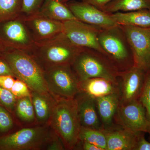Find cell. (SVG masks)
<instances>
[{"label":"cell","instance_id":"obj_29","mask_svg":"<svg viewBox=\"0 0 150 150\" xmlns=\"http://www.w3.org/2000/svg\"><path fill=\"white\" fill-rule=\"evenodd\" d=\"M17 98L9 90L0 87V104L10 112H13Z\"/></svg>","mask_w":150,"mask_h":150},{"label":"cell","instance_id":"obj_38","mask_svg":"<svg viewBox=\"0 0 150 150\" xmlns=\"http://www.w3.org/2000/svg\"><path fill=\"white\" fill-rule=\"evenodd\" d=\"M0 22H1V21H0Z\"/></svg>","mask_w":150,"mask_h":150},{"label":"cell","instance_id":"obj_27","mask_svg":"<svg viewBox=\"0 0 150 150\" xmlns=\"http://www.w3.org/2000/svg\"><path fill=\"white\" fill-rule=\"evenodd\" d=\"M10 112L0 105V134L8 133L13 129L15 123H17Z\"/></svg>","mask_w":150,"mask_h":150},{"label":"cell","instance_id":"obj_31","mask_svg":"<svg viewBox=\"0 0 150 150\" xmlns=\"http://www.w3.org/2000/svg\"><path fill=\"white\" fill-rule=\"evenodd\" d=\"M65 150L66 149L64 145L62 139L52 129L51 137L46 146V150Z\"/></svg>","mask_w":150,"mask_h":150},{"label":"cell","instance_id":"obj_35","mask_svg":"<svg viewBox=\"0 0 150 150\" xmlns=\"http://www.w3.org/2000/svg\"><path fill=\"white\" fill-rule=\"evenodd\" d=\"M112 1L113 0H83V1L89 3L100 9Z\"/></svg>","mask_w":150,"mask_h":150},{"label":"cell","instance_id":"obj_7","mask_svg":"<svg viewBox=\"0 0 150 150\" xmlns=\"http://www.w3.org/2000/svg\"><path fill=\"white\" fill-rule=\"evenodd\" d=\"M44 74L48 92L57 100L73 99L81 92L80 81L71 65L52 67Z\"/></svg>","mask_w":150,"mask_h":150},{"label":"cell","instance_id":"obj_17","mask_svg":"<svg viewBox=\"0 0 150 150\" xmlns=\"http://www.w3.org/2000/svg\"><path fill=\"white\" fill-rule=\"evenodd\" d=\"M31 98L38 125H49L57 100L50 93L31 91Z\"/></svg>","mask_w":150,"mask_h":150},{"label":"cell","instance_id":"obj_11","mask_svg":"<svg viewBox=\"0 0 150 150\" xmlns=\"http://www.w3.org/2000/svg\"><path fill=\"white\" fill-rule=\"evenodd\" d=\"M63 23L64 33L75 45L94 49L105 56L98 40V34L102 29L78 20L68 21Z\"/></svg>","mask_w":150,"mask_h":150},{"label":"cell","instance_id":"obj_16","mask_svg":"<svg viewBox=\"0 0 150 150\" xmlns=\"http://www.w3.org/2000/svg\"><path fill=\"white\" fill-rule=\"evenodd\" d=\"M103 130L107 137V150H135L139 132H134L115 124Z\"/></svg>","mask_w":150,"mask_h":150},{"label":"cell","instance_id":"obj_22","mask_svg":"<svg viewBox=\"0 0 150 150\" xmlns=\"http://www.w3.org/2000/svg\"><path fill=\"white\" fill-rule=\"evenodd\" d=\"M117 24L142 28H150V9H143L129 12L111 14Z\"/></svg>","mask_w":150,"mask_h":150},{"label":"cell","instance_id":"obj_8","mask_svg":"<svg viewBox=\"0 0 150 150\" xmlns=\"http://www.w3.org/2000/svg\"><path fill=\"white\" fill-rule=\"evenodd\" d=\"M0 41L7 48L28 52L36 43L21 16L0 22Z\"/></svg>","mask_w":150,"mask_h":150},{"label":"cell","instance_id":"obj_33","mask_svg":"<svg viewBox=\"0 0 150 150\" xmlns=\"http://www.w3.org/2000/svg\"><path fill=\"white\" fill-rule=\"evenodd\" d=\"M145 133H139L135 150H150V143L145 139Z\"/></svg>","mask_w":150,"mask_h":150},{"label":"cell","instance_id":"obj_10","mask_svg":"<svg viewBox=\"0 0 150 150\" xmlns=\"http://www.w3.org/2000/svg\"><path fill=\"white\" fill-rule=\"evenodd\" d=\"M114 123L134 132H142L150 135V123L146 110L139 100L120 103L114 117Z\"/></svg>","mask_w":150,"mask_h":150},{"label":"cell","instance_id":"obj_6","mask_svg":"<svg viewBox=\"0 0 150 150\" xmlns=\"http://www.w3.org/2000/svg\"><path fill=\"white\" fill-rule=\"evenodd\" d=\"M51 131L49 125L20 128L0 137V150H46Z\"/></svg>","mask_w":150,"mask_h":150},{"label":"cell","instance_id":"obj_25","mask_svg":"<svg viewBox=\"0 0 150 150\" xmlns=\"http://www.w3.org/2000/svg\"><path fill=\"white\" fill-rule=\"evenodd\" d=\"M22 5L23 0H0V21L19 16Z\"/></svg>","mask_w":150,"mask_h":150},{"label":"cell","instance_id":"obj_20","mask_svg":"<svg viewBox=\"0 0 150 150\" xmlns=\"http://www.w3.org/2000/svg\"><path fill=\"white\" fill-rule=\"evenodd\" d=\"M13 112L20 128L38 125L31 96L17 99Z\"/></svg>","mask_w":150,"mask_h":150},{"label":"cell","instance_id":"obj_12","mask_svg":"<svg viewBox=\"0 0 150 150\" xmlns=\"http://www.w3.org/2000/svg\"><path fill=\"white\" fill-rule=\"evenodd\" d=\"M146 72L135 66L119 72L118 80L120 103L126 104L139 99L144 84Z\"/></svg>","mask_w":150,"mask_h":150},{"label":"cell","instance_id":"obj_1","mask_svg":"<svg viewBox=\"0 0 150 150\" xmlns=\"http://www.w3.org/2000/svg\"><path fill=\"white\" fill-rule=\"evenodd\" d=\"M83 48L76 46L64 32L51 39L35 43L29 52L43 71L62 65H71Z\"/></svg>","mask_w":150,"mask_h":150},{"label":"cell","instance_id":"obj_2","mask_svg":"<svg viewBox=\"0 0 150 150\" xmlns=\"http://www.w3.org/2000/svg\"><path fill=\"white\" fill-rule=\"evenodd\" d=\"M49 125L64 143L66 150H76L81 127L75 98L57 99Z\"/></svg>","mask_w":150,"mask_h":150},{"label":"cell","instance_id":"obj_26","mask_svg":"<svg viewBox=\"0 0 150 150\" xmlns=\"http://www.w3.org/2000/svg\"><path fill=\"white\" fill-rule=\"evenodd\" d=\"M139 100L144 107L147 119L150 123V70L145 74L144 84Z\"/></svg>","mask_w":150,"mask_h":150},{"label":"cell","instance_id":"obj_9","mask_svg":"<svg viewBox=\"0 0 150 150\" xmlns=\"http://www.w3.org/2000/svg\"><path fill=\"white\" fill-rule=\"evenodd\" d=\"M121 25L133 54L134 66L150 70V28Z\"/></svg>","mask_w":150,"mask_h":150},{"label":"cell","instance_id":"obj_23","mask_svg":"<svg viewBox=\"0 0 150 150\" xmlns=\"http://www.w3.org/2000/svg\"><path fill=\"white\" fill-rule=\"evenodd\" d=\"M143 9H150V0H113L100 9L110 14Z\"/></svg>","mask_w":150,"mask_h":150},{"label":"cell","instance_id":"obj_5","mask_svg":"<svg viewBox=\"0 0 150 150\" xmlns=\"http://www.w3.org/2000/svg\"><path fill=\"white\" fill-rule=\"evenodd\" d=\"M80 82L93 78H103L118 83L119 72L100 52L83 48L71 65Z\"/></svg>","mask_w":150,"mask_h":150},{"label":"cell","instance_id":"obj_36","mask_svg":"<svg viewBox=\"0 0 150 150\" xmlns=\"http://www.w3.org/2000/svg\"><path fill=\"white\" fill-rule=\"evenodd\" d=\"M8 48H7L0 41V55H3L5 51Z\"/></svg>","mask_w":150,"mask_h":150},{"label":"cell","instance_id":"obj_3","mask_svg":"<svg viewBox=\"0 0 150 150\" xmlns=\"http://www.w3.org/2000/svg\"><path fill=\"white\" fill-rule=\"evenodd\" d=\"M3 56L8 63L15 78L25 83L31 91H48L44 71L29 52L8 48Z\"/></svg>","mask_w":150,"mask_h":150},{"label":"cell","instance_id":"obj_4","mask_svg":"<svg viewBox=\"0 0 150 150\" xmlns=\"http://www.w3.org/2000/svg\"><path fill=\"white\" fill-rule=\"evenodd\" d=\"M98 40L105 56L119 72L134 66L133 54L121 25L100 30Z\"/></svg>","mask_w":150,"mask_h":150},{"label":"cell","instance_id":"obj_37","mask_svg":"<svg viewBox=\"0 0 150 150\" xmlns=\"http://www.w3.org/2000/svg\"><path fill=\"white\" fill-rule=\"evenodd\" d=\"M59 1L61 2L65 3L66 2L68 1L69 0H58Z\"/></svg>","mask_w":150,"mask_h":150},{"label":"cell","instance_id":"obj_34","mask_svg":"<svg viewBox=\"0 0 150 150\" xmlns=\"http://www.w3.org/2000/svg\"><path fill=\"white\" fill-rule=\"evenodd\" d=\"M16 79L11 76H0V87L11 90Z\"/></svg>","mask_w":150,"mask_h":150},{"label":"cell","instance_id":"obj_13","mask_svg":"<svg viewBox=\"0 0 150 150\" xmlns=\"http://www.w3.org/2000/svg\"><path fill=\"white\" fill-rule=\"evenodd\" d=\"M66 4L76 18L82 22L102 29L118 25L111 14L89 3L83 1L71 2Z\"/></svg>","mask_w":150,"mask_h":150},{"label":"cell","instance_id":"obj_24","mask_svg":"<svg viewBox=\"0 0 150 150\" xmlns=\"http://www.w3.org/2000/svg\"><path fill=\"white\" fill-rule=\"evenodd\" d=\"M79 141L86 142L97 146L102 150H107V137L103 130L81 127L79 136Z\"/></svg>","mask_w":150,"mask_h":150},{"label":"cell","instance_id":"obj_32","mask_svg":"<svg viewBox=\"0 0 150 150\" xmlns=\"http://www.w3.org/2000/svg\"><path fill=\"white\" fill-rule=\"evenodd\" d=\"M0 76H11L15 78L9 65L3 55H0Z\"/></svg>","mask_w":150,"mask_h":150},{"label":"cell","instance_id":"obj_15","mask_svg":"<svg viewBox=\"0 0 150 150\" xmlns=\"http://www.w3.org/2000/svg\"><path fill=\"white\" fill-rule=\"evenodd\" d=\"M81 127L103 130L97 109L96 99L80 92L75 97Z\"/></svg>","mask_w":150,"mask_h":150},{"label":"cell","instance_id":"obj_30","mask_svg":"<svg viewBox=\"0 0 150 150\" xmlns=\"http://www.w3.org/2000/svg\"><path fill=\"white\" fill-rule=\"evenodd\" d=\"M11 91L17 99L31 96V90L26 83L22 81L16 79Z\"/></svg>","mask_w":150,"mask_h":150},{"label":"cell","instance_id":"obj_18","mask_svg":"<svg viewBox=\"0 0 150 150\" xmlns=\"http://www.w3.org/2000/svg\"><path fill=\"white\" fill-rule=\"evenodd\" d=\"M81 92L96 98L111 94H119V84L103 78H93L80 82Z\"/></svg>","mask_w":150,"mask_h":150},{"label":"cell","instance_id":"obj_21","mask_svg":"<svg viewBox=\"0 0 150 150\" xmlns=\"http://www.w3.org/2000/svg\"><path fill=\"white\" fill-rule=\"evenodd\" d=\"M39 13L48 18L62 22L77 20L67 4L58 0H45Z\"/></svg>","mask_w":150,"mask_h":150},{"label":"cell","instance_id":"obj_19","mask_svg":"<svg viewBox=\"0 0 150 150\" xmlns=\"http://www.w3.org/2000/svg\"><path fill=\"white\" fill-rule=\"evenodd\" d=\"M96 99L103 129H109L114 124V116L120 104L119 94H111Z\"/></svg>","mask_w":150,"mask_h":150},{"label":"cell","instance_id":"obj_28","mask_svg":"<svg viewBox=\"0 0 150 150\" xmlns=\"http://www.w3.org/2000/svg\"><path fill=\"white\" fill-rule=\"evenodd\" d=\"M45 0H23L21 16L27 17L39 12Z\"/></svg>","mask_w":150,"mask_h":150},{"label":"cell","instance_id":"obj_14","mask_svg":"<svg viewBox=\"0 0 150 150\" xmlns=\"http://www.w3.org/2000/svg\"><path fill=\"white\" fill-rule=\"evenodd\" d=\"M22 17L36 43L51 39L64 32L63 22L48 18L39 12Z\"/></svg>","mask_w":150,"mask_h":150}]
</instances>
